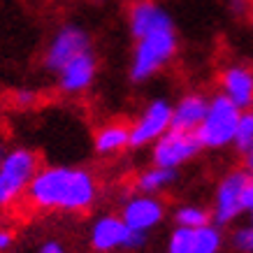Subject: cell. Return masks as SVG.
<instances>
[{"label":"cell","mask_w":253,"mask_h":253,"mask_svg":"<svg viewBox=\"0 0 253 253\" xmlns=\"http://www.w3.org/2000/svg\"><path fill=\"white\" fill-rule=\"evenodd\" d=\"M100 179L84 165H40L26 193V207L38 214H86L100 200Z\"/></svg>","instance_id":"obj_1"},{"label":"cell","mask_w":253,"mask_h":253,"mask_svg":"<svg viewBox=\"0 0 253 253\" xmlns=\"http://www.w3.org/2000/svg\"><path fill=\"white\" fill-rule=\"evenodd\" d=\"M179 54V33L176 26L158 28L132 40V51L128 61V79L132 84H146L161 75Z\"/></svg>","instance_id":"obj_2"},{"label":"cell","mask_w":253,"mask_h":253,"mask_svg":"<svg viewBox=\"0 0 253 253\" xmlns=\"http://www.w3.org/2000/svg\"><path fill=\"white\" fill-rule=\"evenodd\" d=\"M40 165L42 158L33 146L7 144L0 158V214H9L26 205V193Z\"/></svg>","instance_id":"obj_3"},{"label":"cell","mask_w":253,"mask_h":253,"mask_svg":"<svg viewBox=\"0 0 253 253\" xmlns=\"http://www.w3.org/2000/svg\"><path fill=\"white\" fill-rule=\"evenodd\" d=\"M242 109L228 100L223 93L209 95L207 112L202 116L200 126L195 128V137L205 151H223L230 149L235 130H237V121Z\"/></svg>","instance_id":"obj_4"},{"label":"cell","mask_w":253,"mask_h":253,"mask_svg":"<svg viewBox=\"0 0 253 253\" xmlns=\"http://www.w3.org/2000/svg\"><path fill=\"white\" fill-rule=\"evenodd\" d=\"M91 49L93 38L82 23H61L51 33V38L46 40V46L42 51V65L49 75H56L68 61H72L75 56L84 54V51H91Z\"/></svg>","instance_id":"obj_5"},{"label":"cell","mask_w":253,"mask_h":253,"mask_svg":"<svg viewBox=\"0 0 253 253\" xmlns=\"http://www.w3.org/2000/svg\"><path fill=\"white\" fill-rule=\"evenodd\" d=\"M251 172L244 168L230 169L228 174H223L216 184L214 200H211V221L216 225H230L235 223L242 214H246L244 209V191L249 181H251Z\"/></svg>","instance_id":"obj_6"},{"label":"cell","mask_w":253,"mask_h":253,"mask_svg":"<svg viewBox=\"0 0 253 253\" xmlns=\"http://www.w3.org/2000/svg\"><path fill=\"white\" fill-rule=\"evenodd\" d=\"M88 242L93 251L98 253L135 251L146 244V235L130 230L119 214H100L91 223Z\"/></svg>","instance_id":"obj_7"},{"label":"cell","mask_w":253,"mask_h":253,"mask_svg":"<svg viewBox=\"0 0 253 253\" xmlns=\"http://www.w3.org/2000/svg\"><path fill=\"white\" fill-rule=\"evenodd\" d=\"M149 149H151V165L169 169H181L205 151L200 146L195 132L176 130V128H169L168 132H163Z\"/></svg>","instance_id":"obj_8"},{"label":"cell","mask_w":253,"mask_h":253,"mask_svg":"<svg viewBox=\"0 0 253 253\" xmlns=\"http://www.w3.org/2000/svg\"><path fill=\"white\" fill-rule=\"evenodd\" d=\"M128 126H130V149L151 146L163 132L172 128V102L168 98L149 100Z\"/></svg>","instance_id":"obj_9"},{"label":"cell","mask_w":253,"mask_h":253,"mask_svg":"<svg viewBox=\"0 0 253 253\" xmlns=\"http://www.w3.org/2000/svg\"><path fill=\"white\" fill-rule=\"evenodd\" d=\"M126 225L135 232L149 235L151 230H156L165 216H168V205L163 202L161 195H149V193L132 191L121 200V209H119Z\"/></svg>","instance_id":"obj_10"},{"label":"cell","mask_w":253,"mask_h":253,"mask_svg":"<svg viewBox=\"0 0 253 253\" xmlns=\"http://www.w3.org/2000/svg\"><path fill=\"white\" fill-rule=\"evenodd\" d=\"M54 79L58 93L68 95V98H77V95L88 93L95 84V79H98V56H95V51L91 49V51L75 56L72 61H68L56 72Z\"/></svg>","instance_id":"obj_11"},{"label":"cell","mask_w":253,"mask_h":253,"mask_svg":"<svg viewBox=\"0 0 253 253\" xmlns=\"http://www.w3.org/2000/svg\"><path fill=\"white\" fill-rule=\"evenodd\" d=\"M126 23H128V33L132 40L142 38L151 31H158V28L176 26L172 12L161 0H132L126 12Z\"/></svg>","instance_id":"obj_12"},{"label":"cell","mask_w":253,"mask_h":253,"mask_svg":"<svg viewBox=\"0 0 253 253\" xmlns=\"http://www.w3.org/2000/svg\"><path fill=\"white\" fill-rule=\"evenodd\" d=\"M218 93L232 100L239 109L253 107V65L232 61L218 72Z\"/></svg>","instance_id":"obj_13"},{"label":"cell","mask_w":253,"mask_h":253,"mask_svg":"<svg viewBox=\"0 0 253 253\" xmlns=\"http://www.w3.org/2000/svg\"><path fill=\"white\" fill-rule=\"evenodd\" d=\"M130 149V126L126 121H105L93 132V151L100 158H114Z\"/></svg>","instance_id":"obj_14"},{"label":"cell","mask_w":253,"mask_h":253,"mask_svg":"<svg viewBox=\"0 0 253 253\" xmlns=\"http://www.w3.org/2000/svg\"><path fill=\"white\" fill-rule=\"evenodd\" d=\"M209 95L202 91H188L172 105V128L186 132H195L202 116L207 112Z\"/></svg>","instance_id":"obj_15"},{"label":"cell","mask_w":253,"mask_h":253,"mask_svg":"<svg viewBox=\"0 0 253 253\" xmlns=\"http://www.w3.org/2000/svg\"><path fill=\"white\" fill-rule=\"evenodd\" d=\"M176 181H179V169L149 165V168L139 169L137 174H135L132 191L149 193V195H163V193H168Z\"/></svg>","instance_id":"obj_16"},{"label":"cell","mask_w":253,"mask_h":253,"mask_svg":"<svg viewBox=\"0 0 253 253\" xmlns=\"http://www.w3.org/2000/svg\"><path fill=\"white\" fill-rule=\"evenodd\" d=\"M223 244H225L223 228L216 225L214 221L207 223V225H200V228L193 230V246H195V253H221Z\"/></svg>","instance_id":"obj_17"},{"label":"cell","mask_w":253,"mask_h":253,"mask_svg":"<svg viewBox=\"0 0 253 253\" xmlns=\"http://www.w3.org/2000/svg\"><path fill=\"white\" fill-rule=\"evenodd\" d=\"M174 225H181V228H200V225H207L211 223V209L205 207V205H198V202H186V205H179L174 209Z\"/></svg>","instance_id":"obj_18"},{"label":"cell","mask_w":253,"mask_h":253,"mask_svg":"<svg viewBox=\"0 0 253 253\" xmlns=\"http://www.w3.org/2000/svg\"><path fill=\"white\" fill-rule=\"evenodd\" d=\"M251 144H253V107L242 109L237 121V130H235V139H232V149L242 156L244 151H249Z\"/></svg>","instance_id":"obj_19"},{"label":"cell","mask_w":253,"mask_h":253,"mask_svg":"<svg viewBox=\"0 0 253 253\" xmlns=\"http://www.w3.org/2000/svg\"><path fill=\"white\" fill-rule=\"evenodd\" d=\"M168 253H195V246H193V230H191V228H181V225H176L174 230L169 232Z\"/></svg>","instance_id":"obj_20"},{"label":"cell","mask_w":253,"mask_h":253,"mask_svg":"<svg viewBox=\"0 0 253 253\" xmlns=\"http://www.w3.org/2000/svg\"><path fill=\"white\" fill-rule=\"evenodd\" d=\"M230 246L237 253H253V223H244L232 228L230 232Z\"/></svg>","instance_id":"obj_21"},{"label":"cell","mask_w":253,"mask_h":253,"mask_svg":"<svg viewBox=\"0 0 253 253\" xmlns=\"http://www.w3.org/2000/svg\"><path fill=\"white\" fill-rule=\"evenodd\" d=\"M16 244V232L9 223L0 221V253H9Z\"/></svg>","instance_id":"obj_22"},{"label":"cell","mask_w":253,"mask_h":253,"mask_svg":"<svg viewBox=\"0 0 253 253\" xmlns=\"http://www.w3.org/2000/svg\"><path fill=\"white\" fill-rule=\"evenodd\" d=\"M38 91H33V88H19V91H14V95H12V102H14L16 107H33L35 102H38Z\"/></svg>","instance_id":"obj_23"},{"label":"cell","mask_w":253,"mask_h":253,"mask_svg":"<svg viewBox=\"0 0 253 253\" xmlns=\"http://www.w3.org/2000/svg\"><path fill=\"white\" fill-rule=\"evenodd\" d=\"M38 253H68V251H65V246H63L58 239H44V242L38 246Z\"/></svg>","instance_id":"obj_24"},{"label":"cell","mask_w":253,"mask_h":253,"mask_svg":"<svg viewBox=\"0 0 253 253\" xmlns=\"http://www.w3.org/2000/svg\"><path fill=\"white\" fill-rule=\"evenodd\" d=\"M230 7H232V12L235 14H239V16H251V12H253V2L251 0H230Z\"/></svg>","instance_id":"obj_25"},{"label":"cell","mask_w":253,"mask_h":253,"mask_svg":"<svg viewBox=\"0 0 253 253\" xmlns=\"http://www.w3.org/2000/svg\"><path fill=\"white\" fill-rule=\"evenodd\" d=\"M242 161H244V169H249V172L253 174V144L249 146V151L242 154Z\"/></svg>","instance_id":"obj_26"},{"label":"cell","mask_w":253,"mask_h":253,"mask_svg":"<svg viewBox=\"0 0 253 253\" xmlns=\"http://www.w3.org/2000/svg\"><path fill=\"white\" fill-rule=\"evenodd\" d=\"M5 149H7V144H5V139L0 137V158H2V154H5Z\"/></svg>","instance_id":"obj_27"},{"label":"cell","mask_w":253,"mask_h":253,"mask_svg":"<svg viewBox=\"0 0 253 253\" xmlns=\"http://www.w3.org/2000/svg\"><path fill=\"white\" fill-rule=\"evenodd\" d=\"M246 214H249V221L253 223V205H251V207H249V209H246Z\"/></svg>","instance_id":"obj_28"},{"label":"cell","mask_w":253,"mask_h":253,"mask_svg":"<svg viewBox=\"0 0 253 253\" xmlns=\"http://www.w3.org/2000/svg\"><path fill=\"white\" fill-rule=\"evenodd\" d=\"M251 21H253V12H251Z\"/></svg>","instance_id":"obj_29"}]
</instances>
